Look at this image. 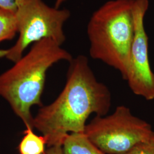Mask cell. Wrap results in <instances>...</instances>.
<instances>
[{"instance_id": "obj_10", "label": "cell", "mask_w": 154, "mask_h": 154, "mask_svg": "<svg viewBox=\"0 0 154 154\" xmlns=\"http://www.w3.org/2000/svg\"><path fill=\"white\" fill-rule=\"evenodd\" d=\"M125 154H154V131L149 138L139 143Z\"/></svg>"}, {"instance_id": "obj_7", "label": "cell", "mask_w": 154, "mask_h": 154, "mask_svg": "<svg viewBox=\"0 0 154 154\" xmlns=\"http://www.w3.org/2000/svg\"><path fill=\"white\" fill-rule=\"evenodd\" d=\"M62 148L65 154H106L95 146L84 132L67 135L62 144Z\"/></svg>"}, {"instance_id": "obj_13", "label": "cell", "mask_w": 154, "mask_h": 154, "mask_svg": "<svg viewBox=\"0 0 154 154\" xmlns=\"http://www.w3.org/2000/svg\"><path fill=\"white\" fill-rule=\"evenodd\" d=\"M67 0H55L54 7L57 8H60L63 3L66 2Z\"/></svg>"}, {"instance_id": "obj_8", "label": "cell", "mask_w": 154, "mask_h": 154, "mask_svg": "<svg viewBox=\"0 0 154 154\" xmlns=\"http://www.w3.org/2000/svg\"><path fill=\"white\" fill-rule=\"evenodd\" d=\"M25 136L19 144L20 154H45L46 141L43 136H38L33 132V128H26Z\"/></svg>"}, {"instance_id": "obj_1", "label": "cell", "mask_w": 154, "mask_h": 154, "mask_svg": "<svg viewBox=\"0 0 154 154\" xmlns=\"http://www.w3.org/2000/svg\"><path fill=\"white\" fill-rule=\"evenodd\" d=\"M66 85L50 105L41 106L33 118V128L42 133L48 147L60 145L67 135L84 132L89 116L107 114L110 90L95 77L88 58L78 55L69 62Z\"/></svg>"}, {"instance_id": "obj_5", "label": "cell", "mask_w": 154, "mask_h": 154, "mask_svg": "<svg viewBox=\"0 0 154 154\" xmlns=\"http://www.w3.org/2000/svg\"><path fill=\"white\" fill-rule=\"evenodd\" d=\"M154 132L151 125L132 114L126 106L116 107L110 115L96 116L84 133L106 154H125Z\"/></svg>"}, {"instance_id": "obj_12", "label": "cell", "mask_w": 154, "mask_h": 154, "mask_svg": "<svg viewBox=\"0 0 154 154\" xmlns=\"http://www.w3.org/2000/svg\"><path fill=\"white\" fill-rule=\"evenodd\" d=\"M45 154H65L62 148V146L58 145L48 147Z\"/></svg>"}, {"instance_id": "obj_4", "label": "cell", "mask_w": 154, "mask_h": 154, "mask_svg": "<svg viewBox=\"0 0 154 154\" xmlns=\"http://www.w3.org/2000/svg\"><path fill=\"white\" fill-rule=\"evenodd\" d=\"M15 14L18 38L9 49L0 50V57L15 63L31 44L50 38L61 46L66 41L63 26L71 15L69 10L50 7L43 0H22Z\"/></svg>"}, {"instance_id": "obj_11", "label": "cell", "mask_w": 154, "mask_h": 154, "mask_svg": "<svg viewBox=\"0 0 154 154\" xmlns=\"http://www.w3.org/2000/svg\"><path fill=\"white\" fill-rule=\"evenodd\" d=\"M22 0H0V7L16 13L18 6Z\"/></svg>"}, {"instance_id": "obj_6", "label": "cell", "mask_w": 154, "mask_h": 154, "mask_svg": "<svg viewBox=\"0 0 154 154\" xmlns=\"http://www.w3.org/2000/svg\"><path fill=\"white\" fill-rule=\"evenodd\" d=\"M149 0H134V34L130 55L126 81L132 93L147 100L154 99V73L149 57V38L144 20Z\"/></svg>"}, {"instance_id": "obj_2", "label": "cell", "mask_w": 154, "mask_h": 154, "mask_svg": "<svg viewBox=\"0 0 154 154\" xmlns=\"http://www.w3.org/2000/svg\"><path fill=\"white\" fill-rule=\"evenodd\" d=\"M72 58L54 40L44 39L34 44L26 55L0 75V96L9 102L26 128H33L31 107L42 106L41 98L49 69L58 62H69Z\"/></svg>"}, {"instance_id": "obj_9", "label": "cell", "mask_w": 154, "mask_h": 154, "mask_svg": "<svg viewBox=\"0 0 154 154\" xmlns=\"http://www.w3.org/2000/svg\"><path fill=\"white\" fill-rule=\"evenodd\" d=\"M17 33L15 13L0 7V43L13 38Z\"/></svg>"}, {"instance_id": "obj_3", "label": "cell", "mask_w": 154, "mask_h": 154, "mask_svg": "<svg viewBox=\"0 0 154 154\" xmlns=\"http://www.w3.org/2000/svg\"><path fill=\"white\" fill-rule=\"evenodd\" d=\"M134 0H110L94 12L87 26L89 53L126 79L134 34Z\"/></svg>"}]
</instances>
